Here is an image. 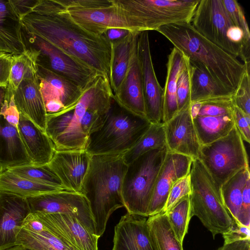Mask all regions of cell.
<instances>
[{"instance_id": "obj_30", "label": "cell", "mask_w": 250, "mask_h": 250, "mask_svg": "<svg viewBox=\"0 0 250 250\" xmlns=\"http://www.w3.org/2000/svg\"><path fill=\"white\" fill-rule=\"evenodd\" d=\"M140 33L129 32L124 37L111 42L110 83L116 94L125 75L133 42Z\"/></svg>"}, {"instance_id": "obj_22", "label": "cell", "mask_w": 250, "mask_h": 250, "mask_svg": "<svg viewBox=\"0 0 250 250\" xmlns=\"http://www.w3.org/2000/svg\"><path fill=\"white\" fill-rule=\"evenodd\" d=\"M30 212L26 198L0 192V250L16 246L17 236Z\"/></svg>"}, {"instance_id": "obj_25", "label": "cell", "mask_w": 250, "mask_h": 250, "mask_svg": "<svg viewBox=\"0 0 250 250\" xmlns=\"http://www.w3.org/2000/svg\"><path fill=\"white\" fill-rule=\"evenodd\" d=\"M18 130L32 166L48 164L55 150L53 142L46 133L21 115Z\"/></svg>"}, {"instance_id": "obj_45", "label": "cell", "mask_w": 250, "mask_h": 250, "mask_svg": "<svg viewBox=\"0 0 250 250\" xmlns=\"http://www.w3.org/2000/svg\"><path fill=\"white\" fill-rule=\"evenodd\" d=\"M250 228L235 222L233 228L229 232L223 235L224 239V244L240 240L250 239Z\"/></svg>"}, {"instance_id": "obj_55", "label": "cell", "mask_w": 250, "mask_h": 250, "mask_svg": "<svg viewBox=\"0 0 250 250\" xmlns=\"http://www.w3.org/2000/svg\"><path fill=\"white\" fill-rule=\"evenodd\" d=\"M7 54H4V55H0V57H3V56H5V55H7Z\"/></svg>"}, {"instance_id": "obj_54", "label": "cell", "mask_w": 250, "mask_h": 250, "mask_svg": "<svg viewBox=\"0 0 250 250\" xmlns=\"http://www.w3.org/2000/svg\"><path fill=\"white\" fill-rule=\"evenodd\" d=\"M14 250H29L20 246L16 245L12 248Z\"/></svg>"}, {"instance_id": "obj_16", "label": "cell", "mask_w": 250, "mask_h": 250, "mask_svg": "<svg viewBox=\"0 0 250 250\" xmlns=\"http://www.w3.org/2000/svg\"><path fill=\"white\" fill-rule=\"evenodd\" d=\"M137 44L142 77L146 117L151 124H164L163 89L155 72L148 31L139 34Z\"/></svg>"}, {"instance_id": "obj_43", "label": "cell", "mask_w": 250, "mask_h": 250, "mask_svg": "<svg viewBox=\"0 0 250 250\" xmlns=\"http://www.w3.org/2000/svg\"><path fill=\"white\" fill-rule=\"evenodd\" d=\"M233 119L237 128L243 141L250 142V116L247 115L237 107L234 106Z\"/></svg>"}, {"instance_id": "obj_44", "label": "cell", "mask_w": 250, "mask_h": 250, "mask_svg": "<svg viewBox=\"0 0 250 250\" xmlns=\"http://www.w3.org/2000/svg\"><path fill=\"white\" fill-rule=\"evenodd\" d=\"M0 116H2L8 123L18 129L20 114L15 104L13 95L9 101L4 100Z\"/></svg>"}, {"instance_id": "obj_40", "label": "cell", "mask_w": 250, "mask_h": 250, "mask_svg": "<svg viewBox=\"0 0 250 250\" xmlns=\"http://www.w3.org/2000/svg\"><path fill=\"white\" fill-rule=\"evenodd\" d=\"M232 99L235 106L250 116V66L247 67Z\"/></svg>"}, {"instance_id": "obj_47", "label": "cell", "mask_w": 250, "mask_h": 250, "mask_svg": "<svg viewBox=\"0 0 250 250\" xmlns=\"http://www.w3.org/2000/svg\"><path fill=\"white\" fill-rule=\"evenodd\" d=\"M12 54H7L0 58V86L6 88L10 75Z\"/></svg>"}, {"instance_id": "obj_42", "label": "cell", "mask_w": 250, "mask_h": 250, "mask_svg": "<svg viewBox=\"0 0 250 250\" xmlns=\"http://www.w3.org/2000/svg\"><path fill=\"white\" fill-rule=\"evenodd\" d=\"M225 10L234 25L250 35L244 11L235 0H222Z\"/></svg>"}, {"instance_id": "obj_20", "label": "cell", "mask_w": 250, "mask_h": 250, "mask_svg": "<svg viewBox=\"0 0 250 250\" xmlns=\"http://www.w3.org/2000/svg\"><path fill=\"white\" fill-rule=\"evenodd\" d=\"M91 157L85 150H55L48 165L67 190L81 193Z\"/></svg>"}, {"instance_id": "obj_13", "label": "cell", "mask_w": 250, "mask_h": 250, "mask_svg": "<svg viewBox=\"0 0 250 250\" xmlns=\"http://www.w3.org/2000/svg\"><path fill=\"white\" fill-rule=\"evenodd\" d=\"M23 33L27 48L32 47L40 52L38 63L81 88L85 89L97 75H101L46 41Z\"/></svg>"}, {"instance_id": "obj_35", "label": "cell", "mask_w": 250, "mask_h": 250, "mask_svg": "<svg viewBox=\"0 0 250 250\" xmlns=\"http://www.w3.org/2000/svg\"><path fill=\"white\" fill-rule=\"evenodd\" d=\"M16 245L29 250H76L46 228L40 233H34L21 228L17 236Z\"/></svg>"}, {"instance_id": "obj_18", "label": "cell", "mask_w": 250, "mask_h": 250, "mask_svg": "<svg viewBox=\"0 0 250 250\" xmlns=\"http://www.w3.org/2000/svg\"><path fill=\"white\" fill-rule=\"evenodd\" d=\"M192 158L169 151L157 176L149 205L148 216L163 212L173 184L190 172Z\"/></svg>"}, {"instance_id": "obj_8", "label": "cell", "mask_w": 250, "mask_h": 250, "mask_svg": "<svg viewBox=\"0 0 250 250\" xmlns=\"http://www.w3.org/2000/svg\"><path fill=\"white\" fill-rule=\"evenodd\" d=\"M71 20L88 33L97 37L109 29L141 33L138 19L122 7L117 0H58Z\"/></svg>"}, {"instance_id": "obj_48", "label": "cell", "mask_w": 250, "mask_h": 250, "mask_svg": "<svg viewBox=\"0 0 250 250\" xmlns=\"http://www.w3.org/2000/svg\"><path fill=\"white\" fill-rule=\"evenodd\" d=\"M37 0H9L15 11L21 19L29 12Z\"/></svg>"}, {"instance_id": "obj_49", "label": "cell", "mask_w": 250, "mask_h": 250, "mask_svg": "<svg viewBox=\"0 0 250 250\" xmlns=\"http://www.w3.org/2000/svg\"><path fill=\"white\" fill-rule=\"evenodd\" d=\"M22 228L34 233H40L45 229L43 225L31 212L24 220Z\"/></svg>"}, {"instance_id": "obj_12", "label": "cell", "mask_w": 250, "mask_h": 250, "mask_svg": "<svg viewBox=\"0 0 250 250\" xmlns=\"http://www.w3.org/2000/svg\"><path fill=\"white\" fill-rule=\"evenodd\" d=\"M234 106L232 96L190 104V115L201 146L229 133L235 126Z\"/></svg>"}, {"instance_id": "obj_14", "label": "cell", "mask_w": 250, "mask_h": 250, "mask_svg": "<svg viewBox=\"0 0 250 250\" xmlns=\"http://www.w3.org/2000/svg\"><path fill=\"white\" fill-rule=\"evenodd\" d=\"M37 74L47 117L72 110L85 89L53 72L38 62Z\"/></svg>"}, {"instance_id": "obj_10", "label": "cell", "mask_w": 250, "mask_h": 250, "mask_svg": "<svg viewBox=\"0 0 250 250\" xmlns=\"http://www.w3.org/2000/svg\"><path fill=\"white\" fill-rule=\"evenodd\" d=\"M243 141L234 126L225 136L201 146L198 158L220 188L237 172L249 166Z\"/></svg>"}, {"instance_id": "obj_15", "label": "cell", "mask_w": 250, "mask_h": 250, "mask_svg": "<svg viewBox=\"0 0 250 250\" xmlns=\"http://www.w3.org/2000/svg\"><path fill=\"white\" fill-rule=\"evenodd\" d=\"M26 199L31 213L69 214L76 217L90 231L96 234L89 203L82 194L62 190Z\"/></svg>"}, {"instance_id": "obj_28", "label": "cell", "mask_w": 250, "mask_h": 250, "mask_svg": "<svg viewBox=\"0 0 250 250\" xmlns=\"http://www.w3.org/2000/svg\"><path fill=\"white\" fill-rule=\"evenodd\" d=\"M167 59L166 82L163 88L164 124L170 120L178 112L177 86L183 62V54L178 49L173 47Z\"/></svg>"}, {"instance_id": "obj_31", "label": "cell", "mask_w": 250, "mask_h": 250, "mask_svg": "<svg viewBox=\"0 0 250 250\" xmlns=\"http://www.w3.org/2000/svg\"><path fill=\"white\" fill-rule=\"evenodd\" d=\"M59 191L62 190L31 181L8 169L0 171V192L28 198Z\"/></svg>"}, {"instance_id": "obj_50", "label": "cell", "mask_w": 250, "mask_h": 250, "mask_svg": "<svg viewBox=\"0 0 250 250\" xmlns=\"http://www.w3.org/2000/svg\"><path fill=\"white\" fill-rule=\"evenodd\" d=\"M217 250H250V242L248 240H241L224 244Z\"/></svg>"}, {"instance_id": "obj_1", "label": "cell", "mask_w": 250, "mask_h": 250, "mask_svg": "<svg viewBox=\"0 0 250 250\" xmlns=\"http://www.w3.org/2000/svg\"><path fill=\"white\" fill-rule=\"evenodd\" d=\"M21 21L25 33L46 41L110 78L111 47L109 41L104 35L95 36L80 27L58 0H37Z\"/></svg>"}, {"instance_id": "obj_46", "label": "cell", "mask_w": 250, "mask_h": 250, "mask_svg": "<svg viewBox=\"0 0 250 250\" xmlns=\"http://www.w3.org/2000/svg\"><path fill=\"white\" fill-rule=\"evenodd\" d=\"M250 177L243 190L240 225L250 228Z\"/></svg>"}, {"instance_id": "obj_27", "label": "cell", "mask_w": 250, "mask_h": 250, "mask_svg": "<svg viewBox=\"0 0 250 250\" xmlns=\"http://www.w3.org/2000/svg\"><path fill=\"white\" fill-rule=\"evenodd\" d=\"M190 62L191 66V103L233 96L216 81L203 66L190 60Z\"/></svg>"}, {"instance_id": "obj_34", "label": "cell", "mask_w": 250, "mask_h": 250, "mask_svg": "<svg viewBox=\"0 0 250 250\" xmlns=\"http://www.w3.org/2000/svg\"><path fill=\"white\" fill-rule=\"evenodd\" d=\"M40 52L29 47L23 53L12 55L9 81L6 88L5 100L9 101L14 92L25 76L38 71Z\"/></svg>"}, {"instance_id": "obj_32", "label": "cell", "mask_w": 250, "mask_h": 250, "mask_svg": "<svg viewBox=\"0 0 250 250\" xmlns=\"http://www.w3.org/2000/svg\"><path fill=\"white\" fill-rule=\"evenodd\" d=\"M250 177L249 166L241 169L220 187L223 204L235 222L240 225L243 192Z\"/></svg>"}, {"instance_id": "obj_41", "label": "cell", "mask_w": 250, "mask_h": 250, "mask_svg": "<svg viewBox=\"0 0 250 250\" xmlns=\"http://www.w3.org/2000/svg\"><path fill=\"white\" fill-rule=\"evenodd\" d=\"M191 193L189 173L177 180L172 186L164 211H166L181 199Z\"/></svg>"}, {"instance_id": "obj_53", "label": "cell", "mask_w": 250, "mask_h": 250, "mask_svg": "<svg viewBox=\"0 0 250 250\" xmlns=\"http://www.w3.org/2000/svg\"><path fill=\"white\" fill-rule=\"evenodd\" d=\"M6 88L4 86H0V112L4 102Z\"/></svg>"}, {"instance_id": "obj_5", "label": "cell", "mask_w": 250, "mask_h": 250, "mask_svg": "<svg viewBox=\"0 0 250 250\" xmlns=\"http://www.w3.org/2000/svg\"><path fill=\"white\" fill-rule=\"evenodd\" d=\"M151 124L113 101L101 126L89 136L85 150L91 156L124 154L140 140Z\"/></svg>"}, {"instance_id": "obj_33", "label": "cell", "mask_w": 250, "mask_h": 250, "mask_svg": "<svg viewBox=\"0 0 250 250\" xmlns=\"http://www.w3.org/2000/svg\"><path fill=\"white\" fill-rule=\"evenodd\" d=\"M149 236L155 250H184L176 237L165 211L148 217Z\"/></svg>"}, {"instance_id": "obj_36", "label": "cell", "mask_w": 250, "mask_h": 250, "mask_svg": "<svg viewBox=\"0 0 250 250\" xmlns=\"http://www.w3.org/2000/svg\"><path fill=\"white\" fill-rule=\"evenodd\" d=\"M166 146L164 124H151L138 143L123 155L128 165L138 157L150 150Z\"/></svg>"}, {"instance_id": "obj_9", "label": "cell", "mask_w": 250, "mask_h": 250, "mask_svg": "<svg viewBox=\"0 0 250 250\" xmlns=\"http://www.w3.org/2000/svg\"><path fill=\"white\" fill-rule=\"evenodd\" d=\"M168 150L167 146L150 150L127 165L122 194L128 213L148 217L156 180Z\"/></svg>"}, {"instance_id": "obj_37", "label": "cell", "mask_w": 250, "mask_h": 250, "mask_svg": "<svg viewBox=\"0 0 250 250\" xmlns=\"http://www.w3.org/2000/svg\"><path fill=\"white\" fill-rule=\"evenodd\" d=\"M189 196L184 197L165 211L173 231L182 244L188 232L189 221L192 217Z\"/></svg>"}, {"instance_id": "obj_51", "label": "cell", "mask_w": 250, "mask_h": 250, "mask_svg": "<svg viewBox=\"0 0 250 250\" xmlns=\"http://www.w3.org/2000/svg\"><path fill=\"white\" fill-rule=\"evenodd\" d=\"M129 31L119 28H112L108 29L104 34L110 42L118 40L126 35Z\"/></svg>"}, {"instance_id": "obj_38", "label": "cell", "mask_w": 250, "mask_h": 250, "mask_svg": "<svg viewBox=\"0 0 250 250\" xmlns=\"http://www.w3.org/2000/svg\"><path fill=\"white\" fill-rule=\"evenodd\" d=\"M7 169L13 173L31 181L53 187L61 190H67L48 164L41 167L32 165L21 166Z\"/></svg>"}, {"instance_id": "obj_17", "label": "cell", "mask_w": 250, "mask_h": 250, "mask_svg": "<svg viewBox=\"0 0 250 250\" xmlns=\"http://www.w3.org/2000/svg\"><path fill=\"white\" fill-rule=\"evenodd\" d=\"M45 228L76 250H99L100 237L69 214L32 213Z\"/></svg>"}, {"instance_id": "obj_4", "label": "cell", "mask_w": 250, "mask_h": 250, "mask_svg": "<svg viewBox=\"0 0 250 250\" xmlns=\"http://www.w3.org/2000/svg\"><path fill=\"white\" fill-rule=\"evenodd\" d=\"M123 155L92 156L81 188V193L89 203L99 237L104 233L110 215L124 207L122 189L127 165Z\"/></svg>"}, {"instance_id": "obj_11", "label": "cell", "mask_w": 250, "mask_h": 250, "mask_svg": "<svg viewBox=\"0 0 250 250\" xmlns=\"http://www.w3.org/2000/svg\"><path fill=\"white\" fill-rule=\"evenodd\" d=\"M139 21L143 31L171 24L191 23L199 0H117Z\"/></svg>"}, {"instance_id": "obj_52", "label": "cell", "mask_w": 250, "mask_h": 250, "mask_svg": "<svg viewBox=\"0 0 250 250\" xmlns=\"http://www.w3.org/2000/svg\"><path fill=\"white\" fill-rule=\"evenodd\" d=\"M6 54H14L11 48L0 36V55Z\"/></svg>"}, {"instance_id": "obj_39", "label": "cell", "mask_w": 250, "mask_h": 250, "mask_svg": "<svg viewBox=\"0 0 250 250\" xmlns=\"http://www.w3.org/2000/svg\"><path fill=\"white\" fill-rule=\"evenodd\" d=\"M191 66L188 57L183 54V62L177 81L178 112L190 105Z\"/></svg>"}, {"instance_id": "obj_7", "label": "cell", "mask_w": 250, "mask_h": 250, "mask_svg": "<svg viewBox=\"0 0 250 250\" xmlns=\"http://www.w3.org/2000/svg\"><path fill=\"white\" fill-rule=\"evenodd\" d=\"M191 24L205 38L246 63L250 61V35L233 24L222 0H199Z\"/></svg>"}, {"instance_id": "obj_29", "label": "cell", "mask_w": 250, "mask_h": 250, "mask_svg": "<svg viewBox=\"0 0 250 250\" xmlns=\"http://www.w3.org/2000/svg\"><path fill=\"white\" fill-rule=\"evenodd\" d=\"M0 36L14 54L27 49L20 18L9 0H0Z\"/></svg>"}, {"instance_id": "obj_6", "label": "cell", "mask_w": 250, "mask_h": 250, "mask_svg": "<svg viewBox=\"0 0 250 250\" xmlns=\"http://www.w3.org/2000/svg\"><path fill=\"white\" fill-rule=\"evenodd\" d=\"M189 175L191 217L197 216L213 238L229 232L235 222L223 204L220 188L198 158H192Z\"/></svg>"}, {"instance_id": "obj_23", "label": "cell", "mask_w": 250, "mask_h": 250, "mask_svg": "<svg viewBox=\"0 0 250 250\" xmlns=\"http://www.w3.org/2000/svg\"><path fill=\"white\" fill-rule=\"evenodd\" d=\"M13 95L20 115L45 132L47 113L40 90L37 71L31 72L24 77Z\"/></svg>"}, {"instance_id": "obj_2", "label": "cell", "mask_w": 250, "mask_h": 250, "mask_svg": "<svg viewBox=\"0 0 250 250\" xmlns=\"http://www.w3.org/2000/svg\"><path fill=\"white\" fill-rule=\"evenodd\" d=\"M114 100L109 79L98 75L72 110L47 117L45 132L55 150H85L89 136L101 126Z\"/></svg>"}, {"instance_id": "obj_26", "label": "cell", "mask_w": 250, "mask_h": 250, "mask_svg": "<svg viewBox=\"0 0 250 250\" xmlns=\"http://www.w3.org/2000/svg\"><path fill=\"white\" fill-rule=\"evenodd\" d=\"M32 165L18 129L0 116V171Z\"/></svg>"}, {"instance_id": "obj_21", "label": "cell", "mask_w": 250, "mask_h": 250, "mask_svg": "<svg viewBox=\"0 0 250 250\" xmlns=\"http://www.w3.org/2000/svg\"><path fill=\"white\" fill-rule=\"evenodd\" d=\"M138 35L133 42L125 75L118 92L114 95V99L118 104L128 111L146 118L142 73L137 54Z\"/></svg>"}, {"instance_id": "obj_24", "label": "cell", "mask_w": 250, "mask_h": 250, "mask_svg": "<svg viewBox=\"0 0 250 250\" xmlns=\"http://www.w3.org/2000/svg\"><path fill=\"white\" fill-rule=\"evenodd\" d=\"M146 217L127 212L115 226L112 250H155Z\"/></svg>"}, {"instance_id": "obj_19", "label": "cell", "mask_w": 250, "mask_h": 250, "mask_svg": "<svg viewBox=\"0 0 250 250\" xmlns=\"http://www.w3.org/2000/svg\"><path fill=\"white\" fill-rule=\"evenodd\" d=\"M169 151L198 158L200 144L190 113V105L164 124Z\"/></svg>"}, {"instance_id": "obj_3", "label": "cell", "mask_w": 250, "mask_h": 250, "mask_svg": "<svg viewBox=\"0 0 250 250\" xmlns=\"http://www.w3.org/2000/svg\"><path fill=\"white\" fill-rule=\"evenodd\" d=\"M156 31L189 59L203 66L212 77L233 94L247 66L201 34L191 23L163 26Z\"/></svg>"}]
</instances>
